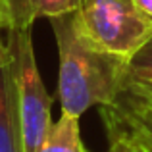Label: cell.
Instances as JSON below:
<instances>
[{
	"instance_id": "2",
	"label": "cell",
	"mask_w": 152,
	"mask_h": 152,
	"mask_svg": "<svg viewBox=\"0 0 152 152\" xmlns=\"http://www.w3.org/2000/svg\"><path fill=\"white\" fill-rule=\"evenodd\" d=\"M73 14L83 37L110 54L131 58L152 39V19L131 0H83Z\"/></svg>"
},
{
	"instance_id": "8",
	"label": "cell",
	"mask_w": 152,
	"mask_h": 152,
	"mask_svg": "<svg viewBox=\"0 0 152 152\" xmlns=\"http://www.w3.org/2000/svg\"><path fill=\"white\" fill-rule=\"evenodd\" d=\"M39 152H89L81 141L79 118L62 114L58 121H54Z\"/></svg>"
},
{
	"instance_id": "14",
	"label": "cell",
	"mask_w": 152,
	"mask_h": 152,
	"mask_svg": "<svg viewBox=\"0 0 152 152\" xmlns=\"http://www.w3.org/2000/svg\"><path fill=\"white\" fill-rule=\"evenodd\" d=\"M137 146H139V150H141V152H148V150L145 148V146H141V145H137Z\"/></svg>"
},
{
	"instance_id": "1",
	"label": "cell",
	"mask_w": 152,
	"mask_h": 152,
	"mask_svg": "<svg viewBox=\"0 0 152 152\" xmlns=\"http://www.w3.org/2000/svg\"><path fill=\"white\" fill-rule=\"evenodd\" d=\"M58 46V100L62 114L81 118L93 106H108L119 96L127 58L98 50L81 35L75 14L48 19Z\"/></svg>"
},
{
	"instance_id": "6",
	"label": "cell",
	"mask_w": 152,
	"mask_h": 152,
	"mask_svg": "<svg viewBox=\"0 0 152 152\" xmlns=\"http://www.w3.org/2000/svg\"><path fill=\"white\" fill-rule=\"evenodd\" d=\"M83 0H6L8 27L31 29L41 18H58L79 10ZM6 27V29H8Z\"/></svg>"
},
{
	"instance_id": "10",
	"label": "cell",
	"mask_w": 152,
	"mask_h": 152,
	"mask_svg": "<svg viewBox=\"0 0 152 152\" xmlns=\"http://www.w3.org/2000/svg\"><path fill=\"white\" fill-rule=\"evenodd\" d=\"M2 29L6 31V23L0 21V66H2V64L10 58V48H8V42L2 41Z\"/></svg>"
},
{
	"instance_id": "15",
	"label": "cell",
	"mask_w": 152,
	"mask_h": 152,
	"mask_svg": "<svg viewBox=\"0 0 152 152\" xmlns=\"http://www.w3.org/2000/svg\"><path fill=\"white\" fill-rule=\"evenodd\" d=\"M148 98H152V96H148Z\"/></svg>"
},
{
	"instance_id": "4",
	"label": "cell",
	"mask_w": 152,
	"mask_h": 152,
	"mask_svg": "<svg viewBox=\"0 0 152 152\" xmlns=\"http://www.w3.org/2000/svg\"><path fill=\"white\" fill-rule=\"evenodd\" d=\"M108 135L121 133L139 145H152V98L121 91L108 106H100Z\"/></svg>"
},
{
	"instance_id": "7",
	"label": "cell",
	"mask_w": 152,
	"mask_h": 152,
	"mask_svg": "<svg viewBox=\"0 0 152 152\" xmlns=\"http://www.w3.org/2000/svg\"><path fill=\"white\" fill-rule=\"evenodd\" d=\"M121 91L152 96V39L131 58H127Z\"/></svg>"
},
{
	"instance_id": "3",
	"label": "cell",
	"mask_w": 152,
	"mask_h": 152,
	"mask_svg": "<svg viewBox=\"0 0 152 152\" xmlns=\"http://www.w3.org/2000/svg\"><path fill=\"white\" fill-rule=\"evenodd\" d=\"M6 33V42L10 46L12 64H14V79L15 91H18L25 152H39L54 125L50 114L52 96L45 89V83L39 73L31 29L8 27Z\"/></svg>"
},
{
	"instance_id": "13",
	"label": "cell",
	"mask_w": 152,
	"mask_h": 152,
	"mask_svg": "<svg viewBox=\"0 0 152 152\" xmlns=\"http://www.w3.org/2000/svg\"><path fill=\"white\" fill-rule=\"evenodd\" d=\"M137 145H139V142H137ZM141 146H145V148L148 150V152H152V145H141Z\"/></svg>"
},
{
	"instance_id": "11",
	"label": "cell",
	"mask_w": 152,
	"mask_h": 152,
	"mask_svg": "<svg viewBox=\"0 0 152 152\" xmlns=\"http://www.w3.org/2000/svg\"><path fill=\"white\" fill-rule=\"evenodd\" d=\"M131 2H133L145 15H148L152 19V0H131Z\"/></svg>"
},
{
	"instance_id": "12",
	"label": "cell",
	"mask_w": 152,
	"mask_h": 152,
	"mask_svg": "<svg viewBox=\"0 0 152 152\" xmlns=\"http://www.w3.org/2000/svg\"><path fill=\"white\" fill-rule=\"evenodd\" d=\"M0 21L6 23V27H8V4H6V0H0Z\"/></svg>"
},
{
	"instance_id": "9",
	"label": "cell",
	"mask_w": 152,
	"mask_h": 152,
	"mask_svg": "<svg viewBox=\"0 0 152 152\" xmlns=\"http://www.w3.org/2000/svg\"><path fill=\"white\" fill-rule=\"evenodd\" d=\"M108 152H141L137 142L121 133H110V148Z\"/></svg>"
},
{
	"instance_id": "5",
	"label": "cell",
	"mask_w": 152,
	"mask_h": 152,
	"mask_svg": "<svg viewBox=\"0 0 152 152\" xmlns=\"http://www.w3.org/2000/svg\"><path fill=\"white\" fill-rule=\"evenodd\" d=\"M0 152H25L12 52L0 66Z\"/></svg>"
}]
</instances>
